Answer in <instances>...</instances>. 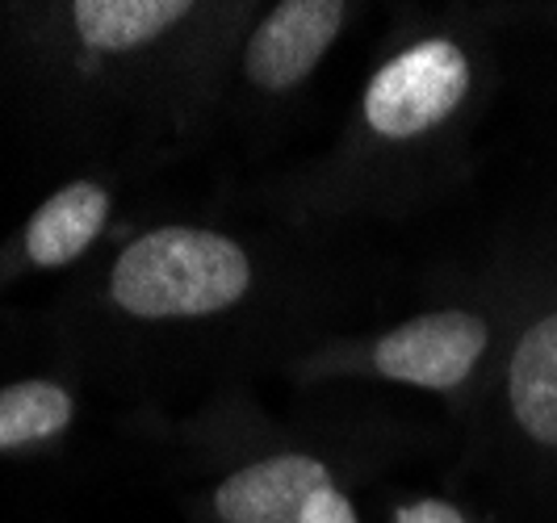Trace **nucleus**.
Wrapping results in <instances>:
<instances>
[{
    "instance_id": "9",
    "label": "nucleus",
    "mask_w": 557,
    "mask_h": 523,
    "mask_svg": "<svg viewBox=\"0 0 557 523\" xmlns=\"http://www.w3.org/2000/svg\"><path fill=\"white\" fill-rule=\"evenodd\" d=\"M298 523H357V511H352V502L339 495L332 482V486H323L319 495L310 498Z\"/></svg>"
},
{
    "instance_id": "10",
    "label": "nucleus",
    "mask_w": 557,
    "mask_h": 523,
    "mask_svg": "<svg viewBox=\"0 0 557 523\" xmlns=\"http://www.w3.org/2000/svg\"><path fill=\"white\" fill-rule=\"evenodd\" d=\"M394 523H466V515L457 511V507H448V502H436V498H423V502H411V507H403Z\"/></svg>"
},
{
    "instance_id": "5",
    "label": "nucleus",
    "mask_w": 557,
    "mask_h": 523,
    "mask_svg": "<svg viewBox=\"0 0 557 523\" xmlns=\"http://www.w3.org/2000/svg\"><path fill=\"white\" fill-rule=\"evenodd\" d=\"M323 486H332L323 461L307 452H281L235 469L214 490V511L223 523H298Z\"/></svg>"
},
{
    "instance_id": "6",
    "label": "nucleus",
    "mask_w": 557,
    "mask_h": 523,
    "mask_svg": "<svg viewBox=\"0 0 557 523\" xmlns=\"http://www.w3.org/2000/svg\"><path fill=\"white\" fill-rule=\"evenodd\" d=\"M110 214V197L92 180H76L67 189H59L26 226V256L42 269H59L67 260H76L106 226Z\"/></svg>"
},
{
    "instance_id": "2",
    "label": "nucleus",
    "mask_w": 557,
    "mask_h": 523,
    "mask_svg": "<svg viewBox=\"0 0 557 523\" xmlns=\"http://www.w3.org/2000/svg\"><path fill=\"white\" fill-rule=\"evenodd\" d=\"M470 92V59L448 38H423L394 55L364 88V122L382 138H416L441 126Z\"/></svg>"
},
{
    "instance_id": "7",
    "label": "nucleus",
    "mask_w": 557,
    "mask_h": 523,
    "mask_svg": "<svg viewBox=\"0 0 557 523\" xmlns=\"http://www.w3.org/2000/svg\"><path fill=\"white\" fill-rule=\"evenodd\" d=\"M194 4L185 0H76L72 22L92 51H135L176 26Z\"/></svg>"
},
{
    "instance_id": "8",
    "label": "nucleus",
    "mask_w": 557,
    "mask_h": 523,
    "mask_svg": "<svg viewBox=\"0 0 557 523\" xmlns=\"http://www.w3.org/2000/svg\"><path fill=\"white\" fill-rule=\"evenodd\" d=\"M72 423V394L55 382H17L0 389V452L59 436Z\"/></svg>"
},
{
    "instance_id": "3",
    "label": "nucleus",
    "mask_w": 557,
    "mask_h": 523,
    "mask_svg": "<svg viewBox=\"0 0 557 523\" xmlns=\"http://www.w3.org/2000/svg\"><path fill=\"white\" fill-rule=\"evenodd\" d=\"M491 344V327L470 310H436L394 327L373 348V369L419 389L461 386Z\"/></svg>"
},
{
    "instance_id": "4",
    "label": "nucleus",
    "mask_w": 557,
    "mask_h": 523,
    "mask_svg": "<svg viewBox=\"0 0 557 523\" xmlns=\"http://www.w3.org/2000/svg\"><path fill=\"white\" fill-rule=\"evenodd\" d=\"M344 4L335 0H285L277 4L251 34L248 55V80L256 88H294L298 80H307L310 67L327 55V47L335 42V34L344 26Z\"/></svg>"
},
{
    "instance_id": "1",
    "label": "nucleus",
    "mask_w": 557,
    "mask_h": 523,
    "mask_svg": "<svg viewBox=\"0 0 557 523\" xmlns=\"http://www.w3.org/2000/svg\"><path fill=\"white\" fill-rule=\"evenodd\" d=\"M251 264L235 239L194 226H160L117 256L113 302L135 319H201L248 294Z\"/></svg>"
}]
</instances>
